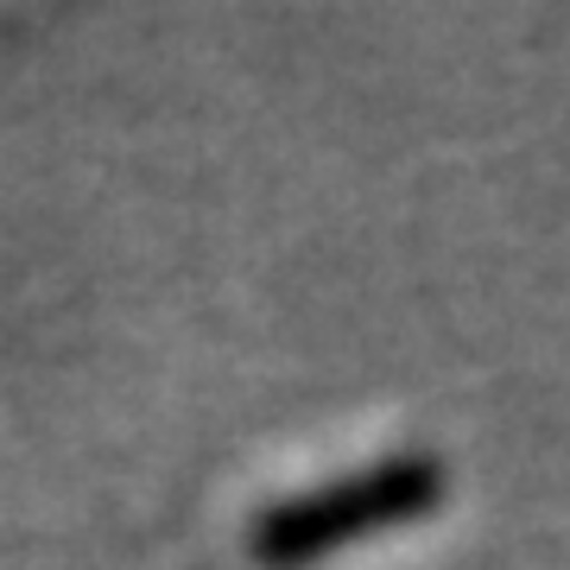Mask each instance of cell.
Instances as JSON below:
<instances>
[{"label": "cell", "instance_id": "obj_1", "mask_svg": "<svg viewBox=\"0 0 570 570\" xmlns=\"http://www.w3.org/2000/svg\"><path fill=\"white\" fill-rule=\"evenodd\" d=\"M438 494H444V469L438 463L367 469V475H355L343 489L305 494L292 508L266 513L261 532H254V551H261V564H311L317 551L343 546V539H362V532L400 527L412 513H425Z\"/></svg>", "mask_w": 570, "mask_h": 570}]
</instances>
